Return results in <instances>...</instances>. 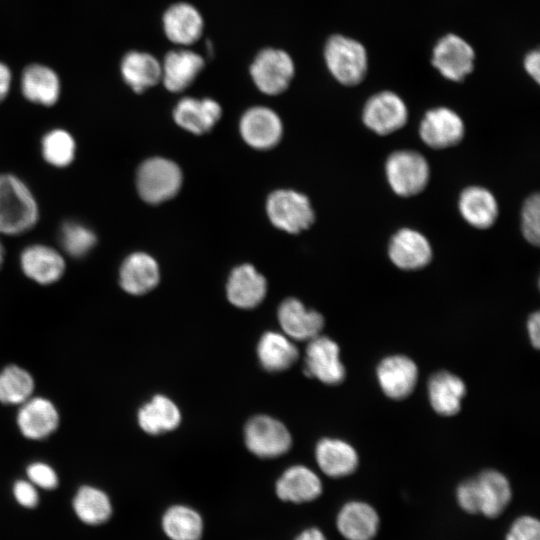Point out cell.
Masks as SVG:
<instances>
[{
	"label": "cell",
	"mask_w": 540,
	"mask_h": 540,
	"mask_svg": "<svg viewBox=\"0 0 540 540\" xmlns=\"http://www.w3.org/2000/svg\"><path fill=\"white\" fill-rule=\"evenodd\" d=\"M472 46L456 34L443 36L433 48L432 65L448 80L462 81L474 68Z\"/></svg>",
	"instance_id": "9"
},
{
	"label": "cell",
	"mask_w": 540,
	"mask_h": 540,
	"mask_svg": "<svg viewBox=\"0 0 540 540\" xmlns=\"http://www.w3.org/2000/svg\"><path fill=\"white\" fill-rule=\"evenodd\" d=\"M336 523L347 540H372L379 528V516L371 505L352 501L341 508Z\"/></svg>",
	"instance_id": "23"
},
{
	"label": "cell",
	"mask_w": 540,
	"mask_h": 540,
	"mask_svg": "<svg viewBox=\"0 0 540 540\" xmlns=\"http://www.w3.org/2000/svg\"><path fill=\"white\" fill-rule=\"evenodd\" d=\"M464 133L465 126L462 118L447 107L428 110L419 126L420 138L433 149H445L457 145Z\"/></svg>",
	"instance_id": "11"
},
{
	"label": "cell",
	"mask_w": 540,
	"mask_h": 540,
	"mask_svg": "<svg viewBox=\"0 0 540 540\" xmlns=\"http://www.w3.org/2000/svg\"><path fill=\"white\" fill-rule=\"evenodd\" d=\"M160 271L156 260L147 253L135 252L127 256L119 271L121 288L132 295H142L158 284Z\"/></svg>",
	"instance_id": "20"
},
{
	"label": "cell",
	"mask_w": 540,
	"mask_h": 540,
	"mask_svg": "<svg viewBox=\"0 0 540 540\" xmlns=\"http://www.w3.org/2000/svg\"><path fill=\"white\" fill-rule=\"evenodd\" d=\"M364 125L378 135H388L401 129L408 120V109L403 99L392 91L371 96L362 112Z\"/></svg>",
	"instance_id": "8"
},
{
	"label": "cell",
	"mask_w": 540,
	"mask_h": 540,
	"mask_svg": "<svg viewBox=\"0 0 540 540\" xmlns=\"http://www.w3.org/2000/svg\"><path fill=\"white\" fill-rule=\"evenodd\" d=\"M257 355L263 368L278 372L289 368L297 360L298 350L286 335L270 331L260 338Z\"/></svg>",
	"instance_id": "32"
},
{
	"label": "cell",
	"mask_w": 540,
	"mask_h": 540,
	"mask_svg": "<svg viewBox=\"0 0 540 540\" xmlns=\"http://www.w3.org/2000/svg\"><path fill=\"white\" fill-rule=\"evenodd\" d=\"M39 219L37 201L19 177L0 174V234L20 235L32 229Z\"/></svg>",
	"instance_id": "1"
},
{
	"label": "cell",
	"mask_w": 540,
	"mask_h": 540,
	"mask_svg": "<svg viewBox=\"0 0 540 540\" xmlns=\"http://www.w3.org/2000/svg\"><path fill=\"white\" fill-rule=\"evenodd\" d=\"M204 66L201 54L178 47L169 51L161 62V81L168 91L181 92L195 81Z\"/></svg>",
	"instance_id": "15"
},
{
	"label": "cell",
	"mask_w": 540,
	"mask_h": 540,
	"mask_svg": "<svg viewBox=\"0 0 540 540\" xmlns=\"http://www.w3.org/2000/svg\"><path fill=\"white\" fill-rule=\"evenodd\" d=\"M473 479L477 513L488 518L498 517L512 497L508 479L496 470H485Z\"/></svg>",
	"instance_id": "18"
},
{
	"label": "cell",
	"mask_w": 540,
	"mask_h": 540,
	"mask_svg": "<svg viewBox=\"0 0 540 540\" xmlns=\"http://www.w3.org/2000/svg\"><path fill=\"white\" fill-rule=\"evenodd\" d=\"M432 247L428 239L411 228L398 230L390 239L388 256L402 270H418L432 259Z\"/></svg>",
	"instance_id": "14"
},
{
	"label": "cell",
	"mask_w": 540,
	"mask_h": 540,
	"mask_svg": "<svg viewBox=\"0 0 540 540\" xmlns=\"http://www.w3.org/2000/svg\"><path fill=\"white\" fill-rule=\"evenodd\" d=\"M12 75L9 67L0 62V102L8 95L11 87Z\"/></svg>",
	"instance_id": "44"
},
{
	"label": "cell",
	"mask_w": 540,
	"mask_h": 540,
	"mask_svg": "<svg viewBox=\"0 0 540 540\" xmlns=\"http://www.w3.org/2000/svg\"><path fill=\"white\" fill-rule=\"evenodd\" d=\"M73 509L77 517L88 525L102 524L112 514L109 497L91 486H83L77 491L73 499Z\"/></svg>",
	"instance_id": "34"
},
{
	"label": "cell",
	"mask_w": 540,
	"mask_h": 540,
	"mask_svg": "<svg viewBox=\"0 0 540 540\" xmlns=\"http://www.w3.org/2000/svg\"><path fill=\"white\" fill-rule=\"evenodd\" d=\"M34 389L31 375L24 369L10 365L0 373V402L20 404L29 399Z\"/></svg>",
	"instance_id": "37"
},
{
	"label": "cell",
	"mask_w": 540,
	"mask_h": 540,
	"mask_svg": "<svg viewBox=\"0 0 540 540\" xmlns=\"http://www.w3.org/2000/svg\"><path fill=\"white\" fill-rule=\"evenodd\" d=\"M249 73L259 91L275 96L289 87L295 75V63L285 50L266 47L255 55Z\"/></svg>",
	"instance_id": "3"
},
{
	"label": "cell",
	"mask_w": 540,
	"mask_h": 540,
	"mask_svg": "<svg viewBox=\"0 0 540 540\" xmlns=\"http://www.w3.org/2000/svg\"><path fill=\"white\" fill-rule=\"evenodd\" d=\"M162 527L171 540H199L203 533L200 514L185 505L171 506L163 515Z\"/></svg>",
	"instance_id": "33"
},
{
	"label": "cell",
	"mask_w": 540,
	"mask_h": 540,
	"mask_svg": "<svg viewBox=\"0 0 540 540\" xmlns=\"http://www.w3.org/2000/svg\"><path fill=\"white\" fill-rule=\"evenodd\" d=\"M17 423L25 437L42 439L57 428L59 415L54 405L47 399L33 398L23 403Z\"/></svg>",
	"instance_id": "29"
},
{
	"label": "cell",
	"mask_w": 540,
	"mask_h": 540,
	"mask_svg": "<svg viewBox=\"0 0 540 540\" xmlns=\"http://www.w3.org/2000/svg\"><path fill=\"white\" fill-rule=\"evenodd\" d=\"M295 540H327L317 528H309L300 533Z\"/></svg>",
	"instance_id": "45"
},
{
	"label": "cell",
	"mask_w": 540,
	"mask_h": 540,
	"mask_svg": "<svg viewBox=\"0 0 540 540\" xmlns=\"http://www.w3.org/2000/svg\"><path fill=\"white\" fill-rule=\"evenodd\" d=\"M521 229L524 238L532 245L540 242V196H530L524 203L521 212Z\"/></svg>",
	"instance_id": "38"
},
{
	"label": "cell",
	"mask_w": 540,
	"mask_h": 540,
	"mask_svg": "<svg viewBox=\"0 0 540 540\" xmlns=\"http://www.w3.org/2000/svg\"><path fill=\"white\" fill-rule=\"evenodd\" d=\"M21 91L23 96L34 104L52 106L60 97V79L50 67L32 64L22 73Z\"/></svg>",
	"instance_id": "24"
},
{
	"label": "cell",
	"mask_w": 540,
	"mask_h": 540,
	"mask_svg": "<svg viewBox=\"0 0 540 540\" xmlns=\"http://www.w3.org/2000/svg\"><path fill=\"white\" fill-rule=\"evenodd\" d=\"M527 331L531 344L535 348L540 346V315L539 312H535L530 315L527 322Z\"/></svg>",
	"instance_id": "43"
},
{
	"label": "cell",
	"mask_w": 540,
	"mask_h": 540,
	"mask_svg": "<svg viewBox=\"0 0 540 540\" xmlns=\"http://www.w3.org/2000/svg\"><path fill=\"white\" fill-rule=\"evenodd\" d=\"M166 38L178 47L188 48L202 37L204 19L200 11L188 2L170 5L162 16Z\"/></svg>",
	"instance_id": "12"
},
{
	"label": "cell",
	"mask_w": 540,
	"mask_h": 540,
	"mask_svg": "<svg viewBox=\"0 0 540 540\" xmlns=\"http://www.w3.org/2000/svg\"><path fill=\"white\" fill-rule=\"evenodd\" d=\"M385 173L393 192L410 197L422 192L428 184L430 168L427 160L417 151L400 150L389 155Z\"/></svg>",
	"instance_id": "5"
},
{
	"label": "cell",
	"mask_w": 540,
	"mask_h": 540,
	"mask_svg": "<svg viewBox=\"0 0 540 540\" xmlns=\"http://www.w3.org/2000/svg\"><path fill=\"white\" fill-rule=\"evenodd\" d=\"M4 257H5V248H4L3 243H2V241L0 239V268L3 265Z\"/></svg>",
	"instance_id": "46"
},
{
	"label": "cell",
	"mask_w": 540,
	"mask_h": 540,
	"mask_svg": "<svg viewBox=\"0 0 540 540\" xmlns=\"http://www.w3.org/2000/svg\"><path fill=\"white\" fill-rule=\"evenodd\" d=\"M226 290L227 298L234 306L250 309L264 299L267 282L252 265L244 264L231 272Z\"/></svg>",
	"instance_id": "21"
},
{
	"label": "cell",
	"mask_w": 540,
	"mask_h": 540,
	"mask_svg": "<svg viewBox=\"0 0 540 540\" xmlns=\"http://www.w3.org/2000/svg\"><path fill=\"white\" fill-rule=\"evenodd\" d=\"M181 413L177 405L164 395H155L138 412L139 426L148 434H161L179 426Z\"/></svg>",
	"instance_id": "31"
},
{
	"label": "cell",
	"mask_w": 540,
	"mask_h": 540,
	"mask_svg": "<svg viewBox=\"0 0 540 540\" xmlns=\"http://www.w3.org/2000/svg\"><path fill=\"white\" fill-rule=\"evenodd\" d=\"M20 266L28 278L42 285L58 281L66 268L63 256L56 249L39 243L22 250Z\"/></svg>",
	"instance_id": "17"
},
{
	"label": "cell",
	"mask_w": 540,
	"mask_h": 540,
	"mask_svg": "<svg viewBox=\"0 0 540 540\" xmlns=\"http://www.w3.org/2000/svg\"><path fill=\"white\" fill-rule=\"evenodd\" d=\"M182 184V173L176 163L154 157L144 161L136 175L140 197L147 203L158 204L177 194Z\"/></svg>",
	"instance_id": "4"
},
{
	"label": "cell",
	"mask_w": 540,
	"mask_h": 540,
	"mask_svg": "<svg viewBox=\"0 0 540 540\" xmlns=\"http://www.w3.org/2000/svg\"><path fill=\"white\" fill-rule=\"evenodd\" d=\"M315 457L322 472L334 478L353 473L359 463L354 447L346 441L334 438L321 439L317 443Z\"/></svg>",
	"instance_id": "25"
},
{
	"label": "cell",
	"mask_w": 540,
	"mask_h": 540,
	"mask_svg": "<svg viewBox=\"0 0 540 540\" xmlns=\"http://www.w3.org/2000/svg\"><path fill=\"white\" fill-rule=\"evenodd\" d=\"M506 540H540V525L536 518L522 516L510 527Z\"/></svg>",
	"instance_id": "39"
},
{
	"label": "cell",
	"mask_w": 540,
	"mask_h": 540,
	"mask_svg": "<svg viewBox=\"0 0 540 540\" xmlns=\"http://www.w3.org/2000/svg\"><path fill=\"white\" fill-rule=\"evenodd\" d=\"M465 393L463 380L448 371H439L429 379V402L433 410L441 416L457 414Z\"/></svg>",
	"instance_id": "26"
},
{
	"label": "cell",
	"mask_w": 540,
	"mask_h": 540,
	"mask_svg": "<svg viewBox=\"0 0 540 540\" xmlns=\"http://www.w3.org/2000/svg\"><path fill=\"white\" fill-rule=\"evenodd\" d=\"M266 210L274 226L292 234L308 229L315 218L309 199L292 190H278L270 194Z\"/></svg>",
	"instance_id": "6"
},
{
	"label": "cell",
	"mask_w": 540,
	"mask_h": 540,
	"mask_svg": "<svg viewBox=\"0 0 540 540\" xmlns=\"http://www.w3.org/2000/svg\"><path fill=\"white\" fill-rule=\"evenodd\" d=\"M277 496L283 501L304 503L322 493L320 478L309 468L295 465L284 471L276 483Z\"/></svg>",
	"instance_id": "28"
},
{
	"label": "cell",
	"mask_w": 540,
	"mask_h": 540,
	"mask_svg": "<svg viewBox=\"0 0 540 540\" xmlns=\"http://www.w3.org/2000/svg\"><path fill=\"white\" fill-rule=\"evenodd\" d=\"M239 127L244 141L256 149H269L275 146L282 136L279 116L265 106H254L245 111Z\"/></svg>",
	"instance_id": "16"
},
{
	"label": "cell",
	"mask_w": 540,
	"mask_h": 540,
	"mask_svg": "<svg viewBox=\"0 0 540 540\" xmlns=\"http://www.w3.org/2000/svg\"><path fill=\"white\" fill-rule=\"evenodd\" d=\"M376 377L387 397L401 400L413 392L418 379V368L407 356L391 355L380 361Z\"/></svg>",
	"instance_id": "13"
},
{
	"label": "cell",
	"mask_w": 540,
	"mask_h": 540,
	"mask_svg": "<svg viewBox=\"0 0 540 540\" xmlns=\"http://www.w3.org/2000/svg\"><path fill=\"white\" fill-rule=\"evenodd\" d=\"M524 68L526 72L539 83L540 79V54L538 50L529 52L524 59Z\"/></svg>",
	"instance_id": "42"
},
{
	"label": "cell",
	"mask_w": 540,
	"mask_h": 540,
	"mask_svg": "<svg viewBox=\"0 0 540 540\" xmlns=\"http://www.w3.org/2000/svg\"><path fill=\"white\" fill-rule=\"evenodd\" d=\"M305 372L307 376L315 377L324 384H340L346 371L337 343L321 335L309 340L305 351Z\"/></svg>",
	"instance_id": "10"
},
{
	"label": "cell",
	"mask_w": 540,
	"mask_h": 540,
	"mask_svg": "<svg viewBox=\"0 0 540 540\" xmlns=\"http://www.w3.org/2000/svg\"><path fill=\"white\" fill-rule=\"evenodd\" d=\"M124 82L136 93H142L161 81V62L152 54L129 51L120 63Z\"/></svg>",
	"instance_id": "30"
},
{
	"label": "cell",
	"mask_w": 540,
	"mask_h": 540,
	"mask_svg": "<svg viewBox=\"0 0 540 540\" xmlns=\"http://www.w3.org/2000/svg\"><path fill=\"white\" fill-rule=\"evenodd\" d=\"M97 243L95 232L87 225L68 220L59 230V244L66 254L73 258L87 256Z\"/></svg>",
	"instance_id": "36"
},
{
	"label": "cell",
	"mask_w": 540,
	"mask_h": 540,
	"mask_svg": "<svg viewBox=\"0 0 540 540\" xmlns=\"http://www.w3.org/2000/svg\"><path fill=\"white\" fill-rule=\"evenodd\" d=\"M41 153L50 165L63 168L69 166L76 154V142L64 129H52L41 140Z\"/></svg>",
	"instance_id": "35"
},
{
	"label": "cell",
	"mask_w": 540,
	"mask_h": 540,
	"mask_svg": "<svg viewBox=\"0 0 540 540\" xmlns=\"http://www.w3.org/2000/svg\"><path fill=\"white\" fill-rule=\"evenodd\" d=\"M221 106L211 98H182L173 111L175 122L194 134H203L212 129L221 117Z\"/></svg>",
	"instance_id": "22"
},
{
	"label": "cell",
	"mask_w": 540,
	"mask_h": 540,
	"mask_svg": "<svg viewBox=\"0 0 540 540\" xmlns=\"http://www.w3.org/2000/svg\"><path fill=\"white\" fill-rule=\"evenodd\" d=\"M27 475L32 484L44 489H54L58 485L55 471L45 463H33L27 468Z\"/></svg>",
	"instance_id": "40"
},
{
	"label": "cell",
	"mask_w": 540,
	"mask_h": 540,
	"mask_svg": "<svg viewBox=\"0 0 540 540\" xmlns=\"http://www.w3.org/2000/svg\"><path fill=\"white\" fill-rule=\"evenodd\" d=\"M13 493L17 502L26 508H34L38 504V492L35 489L34 484L28 481H17L14 484Z\"/></svg>",
	"instance_id": "41"
},
{
	"label": "cell",
	"mask_w": 540,
	"mask_h": 540,
	"mask_svg": "<svg viewBox=\"0 0 540 540\" xmlns=\"http://www.w3.org/2000/svg\"><path fill=\"white\" fill-rule=\"evenodd\" d=\"M278 321L286 336L301 341L315 338L324 326V318L319 312L306 309L295 298H288L281 303Z\"/></svg>",
	"instance_id": "19"
},
{
	"label": "cell",
	"mask_w": 540,
	"mask_h": 540,
	"mask_svg": "<svg viewBox=\"0 0 540 540\" xmlns=\"http://www.w3.org/2000/svg\"><path fill=\"white\" fill-rule=\"evenodd\" d=\"M244 436L247 448L261 458L281 456L290 449L292 443L286 426L267 415L251 418L245 426Z\"/></svg>",
	"instance_id": "7"
},
{
	"label": "cell",
	"mask_w": 540,
	"mask_h": 540,
	"mask_svg": "<svg viewBox=\"0 0 540 540\" xmlns=\"http://www.w3.org/2000/svg\"><path fill=\"white\" fill-rule=\"evenodd\" d=\"M458 208L463 219L478 229L491 227L498 217L496 198L481 186L465 188L460 194Z\"/></svg>",
	"instance_id": "27"
},
{
	"label": "cell",
	"mask_w": 540,
	"mask_h": 540,
	"mask_svg": "<svg viewBox=\"0 0 540 540\" xmlns=\"http://www.w3.org/2000/svg\"><path fill=\"white\" fill-rule=\"evenodd\" d=\"M324 60L331 75L345 86L359 84L367 72L365 47L344 35L335 34L326 41Z\"/></svg>",
	"instance_id": "2"
}]
</instances>
